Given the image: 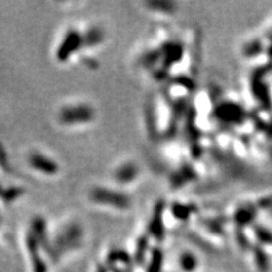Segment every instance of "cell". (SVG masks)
Here are the masks:
<instances>
[{
	"label": "cell",
	"mask_w": 272,
	"mask_h": 272,
	"mask_svg": "<svg viewBox=\"0 0 272 272\" xmlns=\"http://www.w3.org/2000/svg\"><path fill=\"white\" fill-rule=\"evenodd\" d=\"M108 260L110 262H129V256L122 251H114L109 254Z\"/></svg>",
	"instance_id": "obj_14"
},
{
	"label": "cell",
	"mask_w": 272,
	"mask_h": 272,
	"mask_svg": "<svg viewBox=\"0 0 272 272\" xmlns=\"http://www.w3.org/2000/svg\"><path fill=\"white\" fill-rule=\"evenodd\" d=\"M153 259L149 268V272H159L160 268H161V261H162V254L160 251L153 252Z\"/></svg>",
	"instance_id": "obj_12"
},
{
	"label": "cell",
	"mask_w": 272,
	"mask_h": 272,
	"mask_svg": "<svg viewBox=\"0 0 272 272\" xmlns=\"http://www.w3.org/2000/svg\"><path fill=\"white\" fill-rule=\"evenodd\" d=\"M181 266L183 267V269H185L186 271L194 270L197 266L196 258H195L193 254H191V253H185L181 258Z\"/></svg>",
	"instance_id": "obj_11"
},
{
	"label": "cell",
	"mask_w": 272,
	"mask_h": 272,
	"mask_svg": "<svg viewBox=\"0 0 272 272\" xmlns=\"http://www.w3.org/2000/svg\"><path fill=\"white\" fill-rule=\"evenodd\" d=\"M24 194V190L18 186H10V187H2L1 193H0V198L5 203H13L20 198Z\"/></svg>",
	"instance_id": "obj_10"
},
{
	"label": "cell",
	"mask_w": 272,
	"mask_h": 272,
	"mask_svg": "<svg viewBox=\"0 0 272 272\" xmlns=\"http://www.w3.org/2000/svg\"><path fill=\"white\" fill-rule=\"evenodd\" d=\"M0 168L5 170L7 174H11L10 164L8 163V156L6 155L5 149H3L2 144H0Z\"/></svg>",
	"instance_id": "obj_13"
},
{
	"label": "cell",
	"mask_w": 272,
	"mask_h": 272,
	"mask_svg": "<svg viewBox=\"0 0 272 272\" xmlns=\"http://www.w3.org/2000/svg\"><path fill=\"white\" fill-rule=\"evenodd\" d=\"M140 248H142V250H143V248H147V244H142V247H140ZM137 255H139V259H141V256H142V251H139V252H137Z\"/></svg>",
	"instance_id": "obj_15"
},
{
	"label": "cell",
	"mask_w": 272,
	"mask_h": 272,
	"mask_svg": "<svg viewBox=\"0 0 272 272\" xmlns=\"http://www.w3.org/2000/svg\"><path fill=\"white\" fill-rule=\"evenodd\" d=\"M90 201L98 205L109 206L116 210H128L132 205V200L127 194L108 189V187L97 186L90 191Z\"/></svg>",
	"instance_id": "obj_2"
},
{
	"label": "cell",
	"mask_w": 272,
	"mask_h": 272,
	"mask_svg": "<svg viewBox=\"0 0 272 272\" xmlns=\"http://www.w3.org/2000/svg\"><path fill=\"white\" fill-rule=\"evenodd\" d=\"M103 39H105L103 31L98 26H92L83 33L84 48H93L95 45L100 44Z\"/></svg>",
	"instance_id": "obj_9"
},
{
	"label": "cell",
	"mask_w": 272,
	"mask_h": 272,
	"mask_svg": "<svg viewBox=\"0 0 272 272\" xmlns=\"http://www.w3.org/2000/svg\"><path fill=\"white\" fill-rule=\"evenodd\" d=\"M98 272H106V269H105V268H103V267H99L98 268Z\"/></svg>",
	"instance_id": "obj_16"
},
{
	"label": "cell",
	"mask_w": 272,
	"mask_h": 272,
	"mask_svg": "<svg viewBox=\"0 0 272 272\" xmlns=\"http://www.w3.org/2000/svg\"><path fill=\"white\" fill-rule=\"evenodd\" d=\"M31 233L34 236V238L38 240L40 247L43 248L44 251L49 252L50 250V242L48 238V229H47V221L42 217H34L32 222H31Z\"/></svg>",
	"instance_id": "obj_7"
},
{
	"label": "cell",
	"mask_w": 272,
	"mask_h": 272,
	"mask_svg": "<svg viewBox=\"0 0 272 272\" xmlns=\"http://www.w3.org/2000/svg\"><path fill=\"white\" fill-rule=\"evenodd\" d=\"M140 175V168L137 162L126 160L124 162L118 163V166L114 170V179L120 185L134 183Z\"/></svg>",
	"instance_id": "obj_6"
},
{
	"label": "cell",
	"mask_w": 272,
	"mask_h": 272,
	"mask_svg": "<svg viewBox=\"0 0 272 272\" xmlns=\"http://www.w3.org/2000/svg\"><path fill=\"white\" fill-rule=\"evenodd\" d=\"M82 48H84L83 33L76 29H71L61 39L56 50V58L59 63H66Z\"/></svg>",
	"instance_id": "obj_4"
},
{
	"label": "cell",
	"mask_w": 272,
	"mask_h": 272,
	"mask_svg": "<svg viewBox=\"0 0 272 272\" xmlns=\"http://www.w3.org/2000/svg\"><path fill=\"white\" fill-rule=\"evenodd\" d=\"M81 237L82 228L75 222H71V224L64 226L57 233L48 253L51 255L52 259H55L63 252L71 250L76 245H78Z\"/></svg>",
	"instance_id": "obj_3"
},
{
	"label": "cell",
	"mask_w": 272,
	"mask_h": 272,
	"mask_svg": "<svg viewBox=\"0 0 272 272\" xmlns=\"http://www.w3.org/2000/svg\"><path fill=\"white\" fill-rule=\"evenodd\" d=\"M29 164L30 167L36 171L47 176H53L59 171V166L55 160L49 158L43 153L34 151L29 155Z\"/></svg>",
	"instance_id": "obj_5"
},
{
	"label": "cell",
	"mask_w": 272,
	"mask_h": 272,
	"mask_svg": "<svg viewBox=\"0 0 272 272\" xmlns=\"http://www.w3.org/2000/svg\"><path fill=\"white\" fill-rule=\"evenodd\" d=\"M95 118V110L89 103L79 102L64 106L58 113V120L64 126L90 124Z\"/></svg>",
	"instance_id": "obj_1"
},
{
	"label": "cell",
	"mask_w": 272,
	"mask_h": 272,
	"mask_svg": "<svg viewBox=\"0 0 272 272\" xmlns=\"http://www.w3.org/2000/svg\"><path fill=\"white\" fill-rule=\"evenodd\" d=\"M26 247L31 255V262H32V271L33 272H47V264L41 259L40 256V245L38 240L34 238L32 233H29L26 235Z\"/></svg>",
	"instance_id": "obj_8"
}]
</instances>
